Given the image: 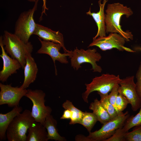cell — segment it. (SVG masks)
<instances>
[{
	"label": "cell",
	"mask_w": 141,
	"mask_h": 141,
	"mask_svg": "<svg viewBox=\"0 0 141 141\" xmlns=\"http://www.w3.org/2000/svg\"><path fill=\"white\" fill-rule=\"evenodd\" d=\"M133 76L126 77L121 79L118 89L119 93L124 95L128 99L131 109L136 111L141 106V99L137 92Z\"/></svg>",
	"instance_id": "cell-10"
},
{
	"label": "cell",
	"mask_w": 141,
	"mask_h": 141,
	"mask_svg": "<svg viewBox=\"0 0 141 141\" xmlns=\"http://www.w3.org/2000/svg\"><path fill=\"white\" fill-rule=\"evenodd\" d=\"M130 116L128 112L118 115L115 118L103 124L101 128L89 133L85 136L78 134L75 139L77 141H104L111 136L118 128L122 127L127 119Z\"/></svg>",
	"instance_id": "cell-3"
},
{
	"label": "cell",
	"mask_w": 141,
	"mask_h": 141,
	"mask_svg": "<svg viewBox=\"0 0 141 141\" xmlns=\"http://www.w3.org/2000/svg\"><path fill=\"white\" fill-rule=\"evenodd\" d=\"M127 132L124 130L122 127H120L111 136L104 141H125V136Z\"/></svg>",
	"instance_id": "cell-28"
},
{
	"label": "cell",
	"mask_w": 141,
	"mask_h": 141,
	"mask_svg": "<svg viewBox=\"0 0 141 141\" xmlns=\"http://www.w3.org/2000/svg\"><path fill=\"white\" fill-rule=\"evenodd\" d=\"M121 79L119 75L116 76L109 74H103L100 76L96 77L90 83L85 84L86 90L82 95L83 99L87 103L89 96L93 91L107 94L115 85L119 84Z\"/></svg>",
	"instance_id": "cell-6"
},
{
	"label": "cell",
	"mask_w": 141,
	"mask_h": 141,
	"mask_svg": "<svg viewBox=\"0 0 141 141\" xmlns=\"http://www.w3.org/2000/svg\"><path fill=\"white\" fill-rule=\"evenodd\" d=\"M39 0H36L32 9L22 12L16 21L14 34L25 43H28L29 38L34 32L36 26L33 18L37 10Z\"/></svg>",
	"instance_id": "cell-5"
},
{
	"label": "cell",
	"mask_w": 141,
	"mask_h": 141,
	"mask_svg": "<svg viewBox=\"0 0 141 141\" xmlns=\"http://www.w3.org/2000/svg\"><path fill=\"white\" fill-rule=\"evenodd\" d=\"M137 82L136 88L137 93L141 99V62L136 75Z\"/></svg>",
	"instance_id": "cell-29"
},
{
	"label": "cell",
	"mask_w": 141,
	"mask_h": 141,
	"mask_svg": "<svg viewBox=\"0 0 141 141\" xmlns=\"http://www.w3.org/2000/svg\"><path fill=\"white\" fill-rule=\"evenodd\" d=\"M130 102L127 98L123 95L119 93L116 101L115 104L118 110L122 112L127 107Z\"/></svg>",
	"instance_id": "cell-26"
},
{
	"label": "cell",
	"mask_w": 141,
	"mask_h": 141,
	"mask_svg": "<svg viewBox=\"0 0 141 141\" xmlns=\"http://www.w3.org/2000/svg\"><path fill=\"white\" fill-rule=\"evenodd\" d=\"M64 109H68L71 112V116L69 124L73 125L79 124L82 116L83 112L75 107L72 103L68 100H66L62 105Z\"/></svg>",
	"instance_id": "cell-21"
},
{
	"label": "cell",
	"mask_w": 141,
	"mask_h": 141,
	"mask_svg": "<svg viewBox=\"0 0 141 141\" xmlns=\"http://www.w3.org/2000/svg\"><path fill=\"white\" fill-rule=\"evenodd\" d=\"M2 36L0 37V46L2 54L0 56L3 62L2 69L0 71V81L2 83L7 81L9 77L12 74L17 73V70L21 67L19 62L16 60L9 56L5 51L2 42Z\"/></svg>",
	"instance_id": "cell-13"
},
{
	"label": "cell",
	"mask_w": 141,
	"mask_h": 141,
	"mask_svg": "<svg viewBox=\"0 0 141 141\" xmlns=\"http://www.w3.org/2000/svg\"><path fill=\"white\" fill-rule=\"evenodd\" d=\"M105 24L106 33H115L122 36L126 41L133 39V35L129 31L123 30L120 25L121 16L125 15L127 18L132 15L133 12L130 7L124 6L119 3L108 4L105 10Z\"/></svg>",
	"instance_id": "cell-1"
},
{
	"label": "cell",
	"mask_w": 141,
	"mask_h": 141,
	"mask_svg": "<svg viewBox=\"0 0 141 141\" xmlns=\"http://www.w3.org/2000/svg\"><path fill=\"white\" fill-rule=\"evenodd\" d=\"M70 58L71 64L73 68L77 70L81 67L83 63H90L92 66L91 70L93 72L101 73L102 69L98 65L96 62L101 59V54L97 52L96 49H88L85 50L83 49H79L77 47L73 51H72L71 55L69 57Z\"/></svg>",
	"instance_id": "cell-8"
},
{
	"label": "cell",
	"mask_w": 141,
	"mask_h": 141,
	"mask_svg": "<svg viewBox=\"0 0 141 141\" xmlns=\"http://www.w3.org/2000/svg\"><path fill=\"white\" fill-rule=\"evenodd\" d=\"M38 38L40 42L41 46L37 51V53L46 54L49 55L52 59L55 65V73L57 74V70L55 64L56 61L62 63H67V57L70 56L72 50L69 51L64 53H60V50L62 48L61 45L49 41L42 40L39 37Z\"/></svg>",
	"instance_id": "cell-12"
},
{
	"label": "cell",
	"mask_w": 141,
	"mask_h": 141,
	"mask_svg": "<svg viewBox=\"0 0 141 141\" xmlns=\"http://www.w3.org/2000/svg\"><path fill=\"white\" fill-rule=\"evenodd\" d=\"M71 112L70 110L68 109H65L63 114L60 118V119H70L71 116Z\"/></svg>",
	"instance_id": "cell-30"
},
{
	"label": "cell",
	"mask_w": 141,
	"mask_h": 141,
	"mask_svg": "<svg viewBox=\"0 0 141 141\" xmlns=\"http://www.w3.org/2000/svg\"><path fill=\"white\" fill-rule=\"evenodd\" d=\"M35 121L31 111L25 109L16 116L9 125L7 130L8 141H26L28 130Z\"/></svg>",
	"instance_id": "cell-4"
},
{
	"label": "cell",
	"mask_w": 141,
	"mask_h": 141,
	"mask_svg": "<svg viewBox=\"0 0 141 141\" xmlns=\"http://www.w3.org/2000/svg\"><path fill=\"white\" fill-rule=\"evenodd\" d=\"M2 42L5 50L12 58L17 60L24 69L26 64V55L31 53L33 49L31 42L25 43L14 33L5 30Z\"/></svg>",
	"instance_id": "cell-2"
},
{
	"label": "cell",
	"mask_w": 141,
	"mask_h": 141,
	"mask_svg": "<svg viewBox=\"0 0 141 141\" xmlns=\"http://www.w3.org/2000/svg\"><path fill=\"white\" fill-rule=\"evenodd\" d=\"M44 126L35 121L28 130L26 141H47L48 133Z\"/></svg>",
	"instance_id": "cell-18"
},
{
	"label": "cell",
	"mask_w": 141,
	"mask_h": 141,
	"mask_svg": "<svg viewBox=\"0 0 141 141\" xmlns=\"http://www.w3.org/2000/svg\"><path fill=\"white\" fill-rule=\"evenodd\" d=\"M33 34L38 36L43 40L52 42L60 44L64 52L69 51L64 46L63 35L59 31H54L47 27L36 24Z\"/></svg>",
	"instance_id": "cell-14"
},
{
	"label": "cell",
	"mask_w": 141,
	"mask_h": 141,
	"mask_svg": "<svg viewBox=\"0 0 141 141\" xmlns=\"http://www.w3.org/2000/svg\"><path fill=\"white\" fill-rule=\"evenodd\" d=\"M56 120L50 115L46 118L44 126L47 130L48 140L66 141L65 137L61 136L58 132Z\"/></svg>",
	"instance_id": "cell-19"
},
{
	"label": "cell",
	"mask_w": 141,
	"mask_h": 141,
	"mask_svg": "<svg viewBox=\"0 0 141 141\" xmlns=\"http://www.w3.org/2000/svg\"><path fill=\"white\" fill-rule=\"evenodd\" d=\"M43 2V4L42 6V14L40 17V20H41L42 19V16L43 14H46L45 13L46 10H48L46 6V0H42ZM29 2H35L36 0H27Z\"/></svg>",
	"instance_id": "cell-31"
},
{
	"label": "cell",
	"mask_w": 141,
	"mask_h": 141,
	"mask_svg": "<svg viewBox=\"0 0 141 141\" xmlns=\"http://www.w3.org/2000/svg\"><path fill=\"white\" fill-rule=\"evenodd\" d=\"M133 127L132 131L126 133L125 141H141V125Z\"/></svg>",
	"instance_id": "cell-25"
},
{
	"label": "cell",
	"mask_w": 141,
	"mask_h": 141,
	"mask_svg": "<svg viewBox=\"0 0 141 141\" xmlns=\"http://www.w3.org/2000/svg\"><path fill=\"white\" fill-rule=\"evenodd\" d=\"M126 41L125 38L119 34L111 33L108 36L99 37L93 40L88 47L96 46L103 51L115 48L120 51L135 52V51L124 46Z\"/></svg>",
	"instance_id": "cell-9"
},
{
	"label": "cell",
	"mask_w": 141,
	"mask_h": 141,
	"mask_svg": "<svg viewBox=\"0 0 141 141\" xmlns=\"http://www.w3.org/2000/svg\"><path fill=\"white\" fill-rule=\"evenodd\" d=\"M89 109L93 111L97 121L102 124L109 121L111 119L109 114L104 109L100 101L97 98L90 104Z\"/></svg>",
	"instance_id": "cell-20"
},
{
	"label": "cell",
	"mask_w": 141,
	"mask_h": 141,
	"mask_svg": "<svg viewBox=\"0 0 141 141\" xmlns=\"http://www.w3.org/2000/svg\"><path fill=\"white\" fill-rule=\"evenodd\" d=\"M25 96L29 99L32 103L31 114L35 121L44 125L46 118L51 115V108L45 106V94L41 90H27Z\"/></svg>",
	"instance_id": "cell-7"
},
{
	"label": "cell",
	"mask_w": 141,
	"mask_h": 141,
	"mask_svg": "<svg viewBox=\"0 0 141 141\" xmlns=\"http://www.w3.org/2000/svg\"><path fill=\"white\" fill-rule=\"evenodd\" d=\"M139 50L141 51V48H140L139 49Z\"/></svg>",
	"instance_id": "cell-32"
},
{
	"label": "cell",
	"mask_w": 141,
	"mask_h": 141,
	"mask_svg": "<svg viewBox=\"0 0 141 141\" xmlns=\"http://www.w3.org/2000/svg\"><path fill=\"white\" fill-rule=\"evenodd\" d=\"M0 105L6 104L10 107L19 106L21 99L27 92L26 89L13 87L11 84L5 85L0 83Z\"/></svg>",
	"instance_id": "cell-11"
},
{
	"label": "cell",
	"mask_w": 141,
	"mask_h": 141,
	"mask_svg": "<svg viewBox=\"0 0 141 141\" xmlns=\"http://www.w3.org/2000/svg\"><path fill=\"white\" fill-rule=\"evenodd\" d=\"M108 0H103L102 3V0L98 1L99 7V11L96 13L91 12V8L86 13L87 15L92 16L95 21L98 27L97 33L96 36L93 38L94 40L99 37L106 36V26L105 24V14L104 9L105 4Z\"/></svg>",
	"instance_id": "cell-16"
},
{
	"label": "cell",
	"mask_w": 141,
	"mask_h": 141,
	"mask_svg": "<svg viewBox=\"0 0 141 141\" xmlns=\"http://www.w3.org/2000/svg\"><path fill=\"white\" fill-rule=\"evenodd\" d=\"M23 108L19 106L13 107L10 111L5 114L0 113V140H5L7 128L13 119L22 111Z\"/></svg>",
	"instance_id": "cell-17"
},
{
	"label": "cell",
	"mask_w": 141,
	"mask_h": 141,
	"mask_svg": "<svg viewBox=\"0 0 141 141\" xmlns=\"http://www.w3.org/2000/svg\"><path fill=\"white\" fill-rule=\"evenodd\" d=\"M119 86V84L115 85L112 88L110 93L109 95L108 94V98L109 102L114 106L118 115L123 113L122 112H120L118 110L115 104L116 97L119 94L118 89Z\"/></svg>",
	"instance_id": "cell-27"
},
{
	"label": "cell",
	"mask_w": 141,
	"mask_h": 141,
	"mask_svg": "<svg viewBox=\"0 0 141 141\" xmlns=\"http://www.w3.org/2000/svg\"><path fill=\"white\" fill-rule=\"evenodd\" d=\"M26 63L24 68V79L22 84L20 87L26 89L35 80L38 69L37 64L31 53L26 55Z\"/></svg>",
	"instance_id": "cell-15"
},
{
	"label": "cell",
	"mask_w": 141,
	"mask_h": 141,
	"mask_svg": "<svg viewBox=\"0 0 141 141\" xmlns=\"http://www.w3.org/2000/svg\"><path fill=\"white\" fill-rule=\"evenodd\" d=\"M97 93L100 96V101L101 104L109 114L111 119L116 117L118 114L114 106L109 100L108 94H103L98 92H97Z\"/></svg>",
	"instance_id": "cell-23"
},
{
	"label": "cell",
	"mask_w": 141,
	"mask_h": 141,
	"mask_svg": "<svg viewBox=\"0 0 141 141\" xmlns=\"http://www.w3.org/2000/svg\"><path fill=\"white\" fill-rule=\"evenodd\" d=\"M97 121V119L93 113L83 112L79 124L82 125L89 133L91 132L93 127Z\"/></svg>",
	"instance_id": "cell-22"
},
{
	"label": "cell",
	"mask_w": 141,
	"mask_h": 141,
	"mask_svg": "<svg viewBox=\"0 0 141 141\" xmlns=\"http://www.w3.org/2000/svg\"><path fill=\"white\" fill-rule=\"evenodd\" d=\"M141 125V106L138 113L135 116L131 115L126 120L122 128L126 132L135 126Z\"/></svg>",
	"instance_id": "cell-24"
}]
</instances>
